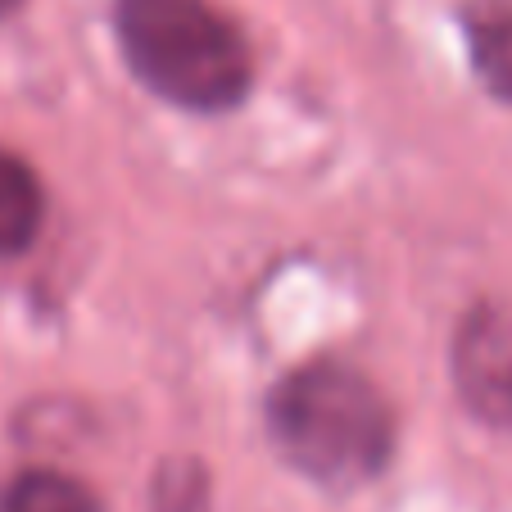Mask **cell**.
Instances as JSON below:
<instances>
[{
    "instance_id": "52a82bcc",
    "label": "cell",
    "mask_w": 512,
    "mask_h": 512,
    "mask_svg": "<svg viewBox=\"0 0 512 512\" xmlns=\"http://www.w3.org/2000/svg\"><path fill=\"white\" fill-rule=\"evenodd\" d=\"M10 10H19V0H0V19H5Z\"/></svg>"
},
{
    "instance_id": "8992f818",
    "label": "cell",
    "mask_w": 512,
    "mask_h": 512,
    "mask_svg": "<svg viewBox=\"0 0 512 512\" xmlns=\"http://www.w3.org/2000/svg\"><path fill=\"white\" fill-rule=\"evenodd\" d=\"M0 512H100V503L78 476L28 467L0 485Z\"/></svg>"
},
{
    "instance_id": "277c9868",
    "label": "cell",
    "mask_w": 512,
    "mask_h": 512,
    "mask_svg": "<svg viewBox=\"0 0 512 512\" xmlns=\"http://www.w3.org/2000/svg\"><path fill=\"white\" fill-rule=\"evenodd\" d=\"M467 41L485 87L512 100V0H476L467 10Z\"/></svg>"
},
{
    "instance_id": "6da1fadb",
    "label": "cell",
    "mask_w": 512,
    "mask_h": 512,
    "mask_svg": "<svg viewBox=\"0 0 512 512\" xmlns=\"http://www.w3.org/2000/svg\"><path fill=\"white\" fill-rule=\"evenodd\" d=\"M272 440L322 485H358L386 467L395 417L381 390L345 363H309L290 372L268 404Z\"/></svg>"
},
{
    "instance_id": "7a4b0ae2",
    "label": "cell",
    "mask_w": 512,
    "mask_h": 512,
    "mask_svg": "<svg viewBox=\"0 0 512 512\" xmlns=\"http://www.w3.org/2000/svg\"><path fill=\"white\" fill-rule=\"evenodd\" d=\"M118 41L132 73L186 109H227L254 73L241 28L209 0H118Z\"/></svg>"
},
{
    "instance_id": "5b68a950",
    "label": "cell",
    "mask_w": 512,
    "mask_h": 512,
    "mask_svg": "<svg viewBox=\"0 0 512 512\" xmlns=\"http://www.w3.org/2000/svg\"><path fill=\"white\" fill-rule=\"evenodd\" d=\"M41 182L19 155L0 150V254H19L41 227Z\"/></svg>"
},
{
    "instance_id": "3957f363",
    "label": "cell",
    "mask_w": 512,
    "mask_h": 512,
    "mask_svg": "<svg viewBox=\"0 0 512 512\" xmlns=\"http://www.w3.org/2000/svg\"><path fill=\"white\" fill-rule=\"evenodd\" d=\"M454 381L481 422L512 431V309L481 304L454 340Z\"/></svg>"
}]
</instances>
